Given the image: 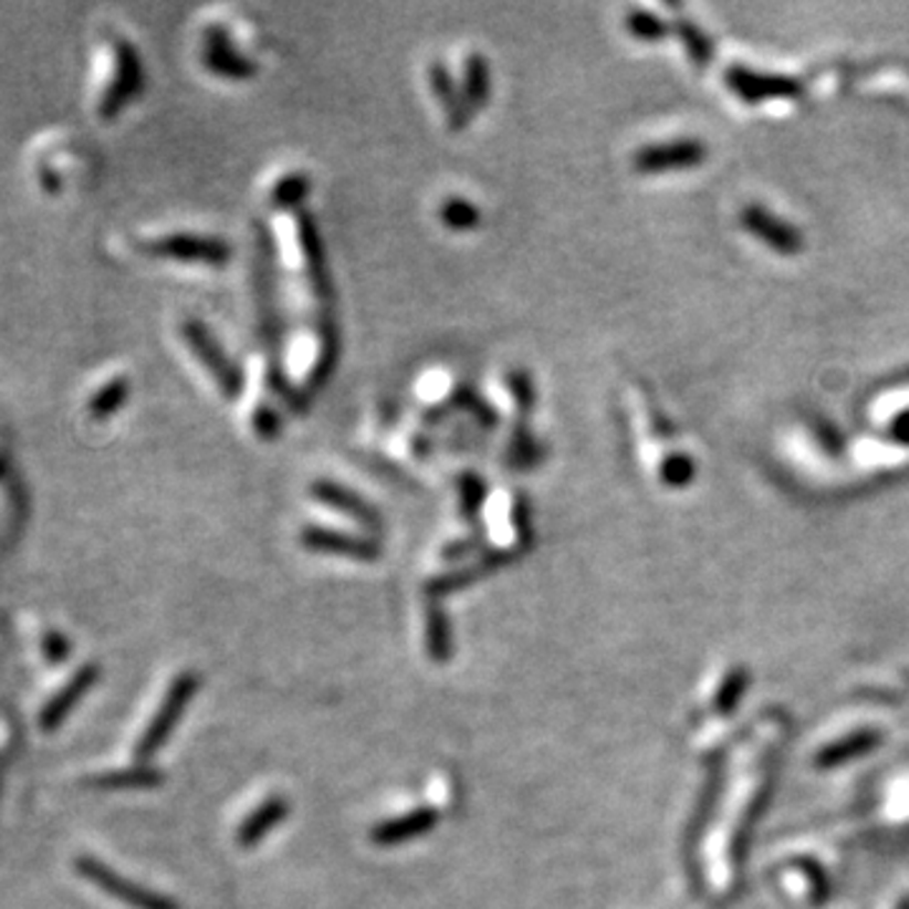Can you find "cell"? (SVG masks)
Returning a JSON list of instances; mask_svg holds the SVG:
<instances>
[{
  "label": "cell",
  "mask_w": 909,
  "mask_h": 909,
  "mask_svg": "<svg viewBox=\"0 0 909 909\" xmlns=\"http://www.w3.org/2000/svg\"><path fill=\"white\" fill-rule=\"evenodd\" d=\"M677 35H680L685 49H688L690 59L694 61L698 66H708L712 61V43L706 33H702L698 25L690 23V21H680L677 23Z\"/></svg>",
  "instance_id": "cell-29"
},
{
  "label": "cell",
  "mask_w": 909,
  "mask_h": 909,
  "mask_svg": "<svg viewBox=\"0 0 909 909\" xmlns=\"http://www.w3.org/2000/svg\"><path fill=\"white\" fill-rule=\"evenodd\" d=\"M142 86H145V66H142L139 53L127 39L117 35L112 41V76L100 96V104H96V114L106 122L119 117L142 92Z\"/></svg>",
  "instance_id": "cell-1"
},
{
  "label": "cell",
  "mask_w": 909,
  "mask_h": 909,
  "mask_svg": "<svg viewBox=\"0 0 909 909\" xmlns=\"http://www.w3.org/2000/svg\"><path fill=\"white\" fill-rule=\"evenodd\" d=\"M253 430L261 440H273L281 432V417L269 405H258L253 412Z\"/></svg>",
  "instance_id": "cell-30"
},
{
  "label": "cell",
  "mask_w": 909,
  "mask_h": 909,
  "mask_svg": "<svg viewBox=\"0 0 909 909\" xmlns=\"http://www.w3.org/2000/svg\"><path fill=\"white\" fill-rule=\"evenodd\" d=\"M309 493L314 495L318 503L332 508V511L349 515L352 521L364 525V529H369V531H379L382 529V515H379L377 508H374L367 501V498H362L359 493H356V490L336 483V480L318 478V480H314V483H311Z\"/></svg>",
  "instance_id": "cell-11"
},
{
  "label": "cell",
  "mask_w": 909,
  "mask_h": 909,
  "mask_svg": "<svg viewBox=\"0 0 909 909\" xmlns=\"http://www.w3.org/2000/svg\"><path fill=\"white\" fill-rule=\"evenodd\" d=\"M96 677H100V667L96 665H86L79 670L71 680L61 688V692L53 694L49 700V706L43 708L41 718H39V725L51 733V730H56L64 720L69 718V712L76 708V702L84 698V694L94 688Z\"/></svg>",
  "instance_id": "cell-13"
},
{
  "label": "cell",
  "mask_w": 909,
  "mask_h": 909,
  "mask_svg": "<svg viewBox=\"0 0 909 909\" xmlns=\"http://www.w3.org/2000/svg\"><path fill=\"white\" fill-rule=\"evenodd\" d=\"M311 192V177L306 173H289L283 175L279 182L273 185L271 190V205L273 208L291 210L309 198Z\"/></svg>",
  "instance_id": "cell-24"
},
{
  "label": "cell",
  "mask_w": 909,
  "mask_h": 909,
  "mask_svg": "<svg viewBox=\"0 0 909 909\" xmlns=\"http://www.w3.org/2000/svg\"><path fill=\"white\" fill-rule=\"evenodd\" d=\"M505 387H508V395H511L513 399L515 412H519V422H525L529 420V415L533 412V405H536V387H533L531 374L523 369L508 372Z\"/></svg>",
  "instance_id": "cell-25"
},
{
  "label": "cell",
  "mask_w": 909,
  "mask_h": 909,
  "mask_svg": "<svg viewBox=\"0 0 909 909\" xmlns=\"http://www.w3.org/2000/svg\"><path fill=\"white\" fill-rule=\"evenodd\" d=\"M513 558H515V554H511V551H488V554L480 556L476 564H470L466 568H458V572L445 574L440 578H432L430 586H427V594H430L432 599H440V596H448V594L458 592V589H466L468 584L478 582V578H483L488 574H493L495 568L511 564Z\"/></svg>",
  "instance_id": "cell-15"
},
{
  "label": "cell",
  "mask_w": 909,
  "mask_h": 909,
  "mask_svg": "<svg viewBox=\"0 0 909 909\" xmlns=\"http://www.w3.org/2000/svg\"><path fill=\"white\" fill-rule=\"evenodd\" d=\"M694 472H698V466H694V458L688 452H672L659 466V478L670 488H685L694 478Z\"/></svg>",
  "instance_id": "cell-28"
},
{
  "label": "cell",
  "mask_w": 909,
  "mask_h": 909,
  "mask_svg": "<svg viewBox=\"0 0 909 909\" xmlns=\"http://www.w3.org/2000/svg\"><path fill=\"white\" fill-rule=\"evenodd\" d=\"M438 218L445 228L454 230V233H468V230H476L480 226V210L472 205L468 198H460V195H450L445 198L438 208Z\"/></svg>",
  "instance_id": "cell-23"
},
{
  "label": "cell",
  "mask_w": 909,
  "mask_h": 909,
  "mask_svg": "<svg viewBox=\"0 0 909 909\" xmlns=\"http://www.w3.org/2000/svg\"><path fill=\"white\" fill-rule=\"evenodd\" d=\"M458 495H460V513L466 515L468 521H476L488 495L485 480L480 478L478 472H462V476L458 478Z\"/></svg>",
  "instance_id": "cell-26"
},
{
  "label": "cell",
  "mask_w": 909,
  "mask_h": 909,
  "mask_svg": "<svg viewBox=\"0 0 909 909\" xmlns=\"http://www.w3.org/2000/svg\"><path fill=\"white\" fill-rule=\"evenodd\" d=\"M430 84H432V94L438 96V102L445 112V119H448V129L450 132H462L470 124V109L462 102V94H460V84L454 82L450 76V71L445 69L442 64H432L430 66Z\"/></svg>",
  "instance_id": "cell-16"
},
{
  "label": "cell",
  "mask_w": 909,
  "mask_h": 909,
  "mask_svg": "<svg viewBox=\"0 0 909 909\" xmlns=\"http://www.w3.org/2000/svg\"><path fill=\"white\" fill-rule=\"evenodd\" d=\"M543 458H546V448H543V442L533 438L529 425L515 422L511 438H508V445H505V454H503L505 466L511 470H531V468H536Z\"/></svg>",
  "instance_id": "cell-19"
},
{
  "label": "cell",
  "mask_w": 909,
  "mask_h": 909,
  "mask_svg": "<svg viewBox=\"0 0 909 909\" xmlns=\"http://www.w3.org/2000/svg\"><path fill=\"white\" fill-rule=\"evenodd\" d=\"M163 781H165V775L159 771L147 769V765H142L139 769L137 765V769L96 775V779H92L88 783H92L94 788H104V791H135V788H155Z\"/></svg>",
  "instance_id": "cell-22"
},
{
  "label": "cell",
  "mask_w": 909,
  "mask_h": 909,
  "mask_svg": "<svg viewBox=\"0 0 909 909\" xmlns=\"http://www.w3.org/2000/svg\"><path fill=\"white\" fill-rule=\"evenodd\" d=\"M725 84L733 94L748 104H761L773 100H793L804 94V82L798 76L765 74L748 66H730L725 71Z\"/></svg>",
  "instance_id": "cell-6"
},
{
  "label": "cell",
  "mask_w": 909,
  "mask_h": 909,
  "mask_svg": "<svg viewBox=\"0 0 909 909\" xmlns=\"http://www.w3.org/2000/svg\"><path fill=\"white\" fill-rule=\"evenodd\" d=\"M708 147L700 139H672L662 145L641 147L635 155V169L641 175H662L680 173V169H694L706 163Z\"/></svg>",
  "instance_id": "cell-7"
},
{
  "label": "cell",
  "mask_w": 909,
  "mask_h": 909,
  "mask_svg": "<svg viewBox=\"0 0 909 909\" xmlns=\"http://www.w3.org/2000/svg\"><path fill=\"white\" fill-rule=\"evenodd\" d=\"M301 543L306 551L326 556H344L354 561H374L379 558V543L367 536H354V533H342L321 525H309L301 531Z\"/></svg>",
  "instance_id": "cell-10"
},
{
  "label": "cell",
  "mask_w": 909,
  "mask_h": 909,
  "mask_svg": "<svg viewBox=\"0 0 909 909\" xmlns=\"http://www.w3.org/2000/svg\"><path fill=\"white\" fill-rule=\"evenodd\" d=\"M296 240H299L303 271H306L311 291H314L318 299H332L334 286H332V275H328L324 243H321V238H318L314 218H311L306 210L296 212Z\"/></svg>",
  "instance_id": "cell-9"
},
{
  "label": "cell",
  "mask_w": 909,
  "mask_h": 909,
  "mask_svg": "<svg viewBox=\"0 0 909 909\" xmlns=\"http://www.w3.org/2000/svg\"><path fill=\"white\" fill-rule=\"evenodd\" d=\"M286 816H289V801L281 796H273L265 801V804L258 806L253 814L240 824L236 842L240 846H245V849H251V846H255L258 842H263L265 836L273 832V826L281 824Z\"/></svg>",
  "instance_id": "cell-17"
},
{
  "label": "cell",
  "mask_w": 909,
  "mask_h": 909,
  "mask_svg": "<svg viewBox=\"0 0 909 909\" xmlns=\"http://www.w3.org/2000/svg\"><path fill=\"white\" fill-rule=\"evenodd\" d=\"M741 226L779 255H796L806 245L804 233L793 222L775 216L773 210L763 208V205H748V208H743Z\"/></svg>",
  "instance_id": "cell-8"
},
{
  "label": "cell",
  "mask_w": 909,
  "mask_h": 909,
  "mask_svg": "<svg viewBox=\"0 0 909 909\" xmlns=\"http://www.w3.org/2000/svg\"><path fill=\"white\" fill-rule=\"evenodd\" d=\"M129 391H132V382L129 377H124V374L122 377H114L106 382L104 387H100L92 397H88V415H92V420L102 422V420H109L112 415H117L119 409L127 405Z\"/></svg>",
  "instance_id": "cell-20"
},
{
  "label": "cell",
  "mask_w": 909,
  "mask_h": 909,
  "mask_svg": "<svg viewBox=\"0 0 909 909\" xmlns=\"http://www.w3.org/2000/svg\"><path fill=\"white\" fill-rule=\"evenodd\" d=\"M435 824H438V814L432 808H417L409 811L405 816L389 818L372 828V842L379 846H397L405 842H412L417 836L430 834Z\"/></svg>",
  "instance_id": "cell-14"
},
{
  "label": "cell",
  "mask_w": 909,
  "mask_h": 909,
  "mask_svg": "<svg viewBox=\"0 0 909 909\" xmlns=\"http://www.w3.org/2000/svg\"><path fill=\"white\" fill-rule=\"evenodd\" d=\"M490 88H493V82H490V64L483 53L472 51L468 53V59L462 61V82H460V94H462V102L470 109V114H476L483 109L490 100Z\"/></svg>",
  "instance_id": "cell-18"
},
{
  "label": "cell",
  "mask_w": 909,
  "mask_h": 909,
  "mask_svg": "<svg viewBox=\"0 0 909 909\" xmlns=\"http://www.w3.org/2000/svg\"><path fill=\"white\" fill-rule=\"evenodd\" d=\"M513 525L519 531V541L529 543L531 541V519H529V503L519 498L513 505Z\"/></svg>",
  "instance_id": "cell-31"
},
{
  "label": "cell",
  "mask_w": 909,
  "mask_h": 909,
  "mask_svg": "<svg viewBox=\"0 0 909 909\" xmlns=\"http://www.w3.org/2000/svg\"><path fill=\"white\" fill-rule=\"evenodd\" d=\"M480 543H483V539H480V536L468 539V541H454V543H450V548H445V558H450V561L466 558L468 554H472V551L480 546Z\"/></svg>",
  "instance_id": "cell-33"
},
{
  "label": "cell",
  "mask_w": 909,
  "mask_h": 909,
  "mask_svg": "<svg viewBox=\"0 0 909 909\" xmlns=\"http://www.w3.org/2000/svg\"><path fill=\"white\" fill-rule=\"evenodd\" d=\"M142 251L155 258H167V261L198 263L210 265V269H222L233 255V248L226 238L208 233H167L145 240Z\"/></svg>",
  "instance_id": "cell-3"
},
{
  "label": "cell",
  "mask_w": 909,
  "mask_h": 909,
  "mask_svg": "<svg viewBox=\"0 0 909 909\" xmlns=\"http://www.w3.org/2000/svg\"><path fill=\"white\" fill-rule=\"evenodd\" d=\"M180 332L185 336L187 349L192 352L195 359H198L205 367V372L210 374L212 382H216L220 389V395L228 399H238L245 385L243 372L238 369V364L230 359L226 349L218 344V338L212 336L210 328L205 326L202 321L187 318Z\"/></svg>",
  "instance_id": "cell-2"
},
{
  "label": "cell",
  "mask_w": 909,
  "mask_h": 909,
  "mask_svg": "<svg viewBox=\"0 0 909 909\" xmlns=\"http://www.w3.org/2000/svg\"><path fill=\"white\" fill-rule=\"evenodd\" d=\"M427 652L435 662H448L452 657L450 619L438 599H432L427 606Z\"/></svg>",
  "instance_id": "cell-21"
},
{
  "label": "cell",
  "mask_w": 909,
  "mask_h": 909,
  "mask_svg": "<svg viewBox=\"0 0 909 909\" xmlns=\"http://www.w3.org/2000/svg\"><path fill=\"white\" fill-rule=\"evenodd\" d=\"M195 692H198V677H195L192 672H182L180 677H177V680L173 682V688H169L167 692L165 702L155 712V718L149 720L145 735L139 738V743H137L139 761H149V758L167 743V738L173 735L177 720L185 715V710L187 706H190V700L195 698Z\"/></svg>",
  "instance_id": "cell-5"
},
{
  "label": "cell",
  "mask_w": 909,
  "mask_h": 909,
  "mask_svg": "<svg viewBox=\"0 0 909 909\" xmlns=\"http://www.w3.org/2000/svg\"><path fill=\"white\" fill-rule=\"evenodd\" d=\"M624 25H627V31L639 41H659L670 33V25L655 13L645 11V8H631L627 18H624Z\"/></svg>",
  "instance_id": "cell-27"
},
{
  "label": "cell",
  "mask_w": 909,
  "mask_h": 909,
  "mask_svg": "<svg viewBox=\"0 0 909 909\" xmlns=\"http://www.w3.org/2000/svg\"><path fill=\"white\" fill-rule=\"evenodd\" d=\"M202 64L208 71L222 79H233V82H245L258 74L255 61L243 56L233 43H230L228 33L222 29L205 31V46H202Z\"/></svg>",
  "instance_id": "cell-12"
},
{
  "label": "cell",
  "mask_w": 909,
  "mask_h": 909,
  "mask_svg": "<svg viewBox=\"0 0 909 909\" xmlns=\"http://www.w3.org/2000/svg\"><path fill=\"white\" fill-rule=\"evenodd\" d=\"M46 652L53 659V662H59V659H66L69 655V641L61 637V635H49L46 639Z\"/></svg>",
  "instance_id": "cell-34"
},
{
  "label": "cell",
  "mask_w": 909,
  "mask_h": 909,
  "mask_svg": "<svg viewBox=\"0 0 909 909\" xmlns=\"http://www.w3.org/2000/svg\"><path fill=\"white\" fill-rule=\"evenodd\" d=\"M887 435L889 440L902 445V448H909V409L905 412H899L892 422L887 427Z\"/></svg>",
  "instance_id": "cell-32"
},
{
  "label": "cell",
  "mask_w": 909,
  "mask_h": 909,
  "mask_svg": "<svg viewBox=\"0 0 909 909\" xmlns=\"http://www.w3.org/2000/svg\"><path fill=\"white\" fill-rule=\"evenodd\" d=\"M74 867L79 875L100 887L104 895L119 899V902L129 905L132 909H182L175 899L152 892V889L137 885V881H129L94 857H79Z\"/></svg>",
  "instance_id": "cell-4"
}]
</instances>
